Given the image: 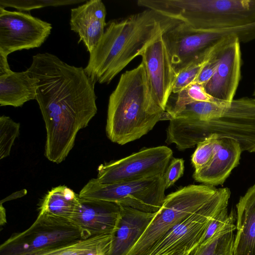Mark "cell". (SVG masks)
Returning a JSON list of instances; mask_svg holds the SVG:
<instances>
[{
  "label": "cell",
  "mask_w": 255,
  "mask_h": 255,
  "mask_svg": "<svg viewBox=\"0 0 255 255\" xmlns=\"http://www.w3.org/2000/svg\"><path fill=\"white\" fill-rule=\"evenodd\" d=\"M230 196L228 188H219L212 198L169 230L152 247L147 255L190 252L200 243L212 220L227 208Z\"/></svg>",
  "instance_id": "8"
},
{
  "label": "cell",
  "mask_w": 255,
  "mask_h": 255,
  "mask_svg": "<svg viewBox=\"0 0 255 255\" xmlns=\"http://www.w3.org/2000/svg\"><path fill=\"white\" fill-rule=\"evenodd\" d=\"M242 150L240 143L230 138H221L210 161L203 168L194 171L193 177L204 184L222 185L233 169L239 164Z\"/></svg>",
  "instance_id": "16"
},
{
  "label": "cell",
  "mask_w": 255,
  "mask_h": 255,
  "mask_svg": "<svg viewBox=\"0 0 255 255\" xmlns=\"http://www.w3.org/2000/svg\"><path fill=\"white\" fill-rule=\"evenodd\" d=\"M160 33L151 41L140 54L145 70L151 96L156 104L165 111L177 74Z\"/></svg>",
  "instance_id": "11"
},
{
  "label": "cell",
  "mask_w": 255,
  "mask_h": 255,
  "mask_svg": "<svg viewBox=\"0 0 255 255\" xmlns=\"http://www.w3.org/2000/svg\"><path fill=\"white\" fill-rule=\"evenodd\" d=\"M36 80L27 70L9 72L0 76V105L21 107L26 102L36 100Z\"/></svg>",
  "instance_id": "18"
},
{
  "label": "cell",
  "mask_w": 255,
  "mask_h": 255,
  "mask_svg": "<svg viewBox=\"0 0 255 255\" xmlns=\"http://www.w3.org/2000/svg\"><path fill=\"white\" fill-rule=\"evenodd\" d=\"M236 35L241 43L255 39V22L241 26L211 30L195 29L182 22L164 33L162 38L177 74L185 67L208 55L223 39Z\"/></svg>",
  "instance_id": "4"
},
{
  "label": "cell",
  "mask_w": 255,
  "mask_h": 255,
  "mask_svg": "<svg viewBox=\"0 0 255 255\" xmlns=\"http://www.w3.org/2000/svg\"><path fill=\"white\" fill-rule=\"evenodd\" d=\"M106 9L101 0H90L71 9L70 25L90 53L104 33Z\"/></svg>",
  "instance_id": "14"
},
{
  "label": "cell",
  "mask_w": 255,
  "mask_h": 255,
  "mask_svg": "<svg viewBox=\"0 0 255 255\" xmlns=\"http://www.w3.org/2000/svg\"><path fill=\"white\" fill-rule=\"evenodd\" d=\"M228 208H226L217 215L209 225L200 244L208 240L226 223L229 218Z\"/></svg>",
  "instance_id": "28"
},
{
  "label": "cell",
  "mask_w": 255,
  "mask_h": 255,
  "mask_svg": "<svg viewBox=\"0 0 255 255\" xmlns=\"http://www.w3.org/2000/svg\"><path fill=\"white\" fill-rule=\"evenodd\" d=\"M0 224L2 221H5V210L2 206V204H0Z\"/></svg>",
  "instance_id": "31"
},
{
  "label": "cell",
  "mask_w": 255,
  "mask_h": 255,
  "mask_svg": "<svg viewBox=\"0 0 255 255\" xmlns=\"http://www.w3.org/2000/svg\"><path fill=\"white\" fill-rule=\"evenodd\" d=\"M52 28L51 23L29 13L0 6V54L8 57L16 51L39 47Z\"/></svg>",
  "instance_id": "10"
},
{
  "label": "cell",
  "mask_w": 255,
  "mask_h": 255,
  "mask_svg": "<svg viewBox=\"0 0 255 255\" xmlns=\"http://www.w3.org/2000/svg\"><path fill=\"white\" fill-rule=\"evenodd\" d=\"M189 252L187 251L179 252L173 253L168 255H187Z\"/></svg>",
  "instance_id": "32"
},
{
  "label": "cell",
  "mask_w": 255,
  "mask_h": 255,
  "mask_svg": "<svg viewBox=\"0 0 255 255\" xmlns=\"http://www.w3.org/2000/svg\"><path fill=\"white\" fill-rule=\"evenodd\" d=\"M182 22L148 8L109 21L102 38L89 53L86 73L95 83L109 84L157 35Z\"/></svg>",
  "instance_id": "1"
},
{
  "label": "cell",
  "mask_w": 255,
  "mask_h": 255,
  "mask_svg": "<svg viewBox=\"0 0 255 255\" xmlns=\"http://www.w3.org/2000/svg\"><path fill=\"white\" fill-rule=\"evenodd\" d=\"M20 124L10 117H0V159L8 156L14 142L19 134Z\"/></svg>",
  "instance_id": "22"
},
{
  "label": "cell",
  "mask_w": 255,
  "mask_h": 255,
  "mask_svg": "<svg viewBox=\"0 0 255 255\" xmlns=\"http://www.w3.org/2000/svg\"><path fill=\"white\" fill-rule=\"evenodd\" d=\"M83 239L70 220L39 213L26 230L1 244L0 255H38Z\"/></svg>",
  "instance_id": "6"
},
{
  "label": "cell",
  "mask_w": 255,
  "mask_h": 255,
  "mask_svg": "<svg viewBox=\"0 0 255 255\" xmlns=\"http://www.w3.org/2000/svg\"><path fill=\"white\" fill-rule=\"evenodd\" d=\"M27 193L25 189L15 192L0 201V204L8 201L16 199L25 196Z\"/></svg>",
  "instance_id": "30"
},
{
  "label": "cell",
  "mask_w": 255,
  "mask_h": 255,
  "mask_svg": "<svg viewBox=\"0 0 255 255\" xmlns=\"http://www.w3.org/2000/svg\"><path fill=\"white\" fill-rule=\"evenodd\" d=\"M111 239L112 235L91 237L38 255H108Z\"/></svg>",
  "instance_id": "21"
},
{
  "label": "cell",
  "mask_w": 255,
  "mask_h": 255,
  "mask_svg": "<svg viewBox=\"0 0 255 255\" xmlns=\"http://www.w3.org/2000/svg\"><path fill=\"white\" fill-rule=\"evenodd\" d=\"M215 49L208 55L189 64L178 73L176 81L173 88L172 93H177L190 85L195 83L204 65L209 59Z\"/></svg>",
  "instance_id": "23"
},
{
  "label": "cell",
  "mask_w": 255,
  "mask_h": 255,
  "mask_svg": "<svg viewBox=\"0 0 255 255\" xmlns=\"http://www.w3.org/2000/svg\"><path fill=\"white\" fill-rule=\"evenodd\" d=\"M11 71L9 67L7 56L0 54V76L5 74Z\"/></svg>",
  "instance_id": "29"
},
{
  "label": "cell",
  "mask_w": 255,
  "mask_h": 255,
  "mask_svg": "<svg viewBox=\"0 0 255 255\" xmlns=\"http://www.w3.org/2000/svg\"><path fill=\"white\" fill-rule=\"evenodd\" d=\"M240 43L236 35L227 38L220 50L216 71L204 86L207 93L218 102L234 100L241 78Z\"/></svg>",
  "instance_id": "12"
},
{
  "label": "cell",
  "mask_w": 255,
  "mask_h": 255,
  "mask_svg": "<svg viewBox=\"0 0 255 255\" xmlns=\"http://www.w3.org/2000/svg\"><path fill=\"white\" fill-rule=\"evenodd\" d=\"M236 208L233 255H255V184L241 197Z\"/></svg>",
  "instance_id": "17"
},
{
  "label": "cell",
  "mask_w": 255,
  "mask_h": 255,
  "mask_svg": "<svg viewBox=\"0 0 255 255\" xmlns=\"http://www.w3.org/2000/svg\"><path fill=\"white\" fill-rule=\"evenodd\" d=\"M184 170V160L172 158L164 174L166 189L173 186L183 176Z\"/></svg>",
  "instance_id": "27"
},
{
  "label": "cell",
  "mask_w": 255,
  "mask_h": 255,
  "mask_svg": "<svg viewBox=\"0 0 255 255\" xmlns=\"http://www.w3.org/2000/svg\"><path fill=\"white\" fill-rule=\"evenodd\" d=\"M172 158L173 152L167 146L144 148L100 165L96 178L100 183L108 184L164 175Z\"/></svg>",
  "instance_id": "9"
},
{
  "label": "cell",
  "mask_w": 255,
  "mask_h": 255,
  "mask_svg": "<svg viewBox=\"0 0 255 255\" xmlns=\"http://www.w3.org/2000/svg\"><path fill=\"white\" fill-rule=\"evenodd\" d=\"M232 211L226 223L204 243L191 250L187 255H233L236 225Z\"/></svg>",
  "instance_id": "20"
},
{
  "label": "cell",
  "mask_w": 255,
  "mask_h": 255,
  "mask_svg": "<svg viewBox=\"0 0 255 255\" xmlns=\"http://www.w3.org/2000/svg\"><path fill=\"white\" fill-rule=\"evenodd\" d=\"M164 111L153 99L143 64L127 70L109 97L106 134L124 145L147 134L163 119Z\"/></svg>",
  "instance_id": "2"
},
{
  "label": "cell",
  "mask_w": 255,
  "mask_h": 255,
  "mask_svg": "<svg viewBox=\"0 0 255 255\" xmlns=\"http://www.w3.org/2000/svg\"><path fill=\"white\" fill-rule=\"evenodd\" d=\"M228 37L223 39L219 43L216 48L204 65L195 82L204 86L212 78L219 64L220 50Z\"/></svg>",
  "instance_id": "26"
},
{
  "label": "cell",
  "mask_w": 255,
  "mask_h": 255,
  "mask_svg": "<svg viewBox=\"0 0 255 255\" xmlns=\"http://www.w3.org/2000/svg\"><path fill=\"white\" fill-rule=\"evenodd\" d=\"M80 199L79 194L65 185L54 187L44 197L39 213L70 221Z\"/></svg>",
  "instance_id": "19"
},
{
  "label": "cell",
  "mask_w": 255,
  "mask_h": 255,
  "mask_svg": "<svg viewBox=\"0 0 255 255\" xmlns=\"http://www.w3.org/2000/svg\"><path fill=\"white\" fill-rule=\"evenodd\" d=\"M120 214L112 234L108 255H127L135 246L156 213H147L119 205Z\"/></svg>",
  "instance_id": "15"
},
{
  "label": "cell",
  "mask_w": 255,
  "mask_h": 255,
  "mask_svg": "<svg viewBox=\"0 0 255 255\" xmlns=\"http://www.w3.org/2000/svg\"><path fill=\"white\" fill-rule=\"evenodd\" d=\"M83 0H0V6L3 7H11L18 11H30L46 6H57L83 2Z\"/></svg>",
  "instance_id": "25"
},
{
  "label": "cell",
  "mask_w": 255,
  "mask_h": 255,
  "mask_svg": "<svg viewBox=\"0 0 255 255\" xmlns=\"http://www.w3.org/2000/svg\"><path fill=\"white\" fill-rule=\"evenodd\" d=\"M164 175L133 181L104 184L91 179L81 189V198L114 202L147 213H156L164 199Z\"/></svg>",
  "instance_id": "7"
},
{
  "label": "cell",
  "mask_w": 255,
  "mask_h": 255,
  "mask_svg": "<svg viewBox=\"0 0 255 255\" xmlns=\"http://www.w3.org/2000/svg\"><path fill=\"white\" fill-rule=\"evenodd\" d=\"M143 5L198 30L227 29L255 22V0H146Z\"/></svg>",
  "instance_id": "3"
},
{
  "label": "cell",
  "mask_w": 255,
  "mask_h": 255,
  "mask_svg": "<svg viewBox=\"0 0 255 255\" xmlns=\"http://www.w3.org/2000/svg\"><path fill=\"white\" fill-rule=\"evenodd\" d=\"M219 190L206 184L189 185L167 195L160 210L127 255H147L169 230L198 210Z\"/></svg>",
  "instance_id": "5"
},
{
  "label": "cell",
  "mask_w": 255,
  "mask_h": 255,
  "mask_svg": "<svg viewBox=\"0 0 255 255\" xmlns=\"http://www.w3.org/2000/svg\"><path fill=\"white\" fill-rule=\"evenodd\" d=\"M253 95H254V97H255V98H255V90H254V94H253Z\"/></svg>",
  "instance_id": "33"
},
{
  "label": "cell",
  "mask_w": 255,
  "mask_h": 255,
  "mask_svg": "<svg viewBox=\"0 0 255 255\" xmlns=\"http://www.w3.org/2000/svg\"><path fill=\"white\" fill-rule=\"evenodd\" d=\"M120 206L104 200L81 198L71 219L81 231L83 239L91 237L112 235L116 229Z\"/></svg>",
  "instance_id": "13"
},
{
  "label": "cell",
  "mask_w": 255,
  "mask_h": 255,
  "mask_svg": "<svg viewBox=\"0 0 255 255\" xmlns=\"http://www.w3.org/2000/svg\"><path fill=\"white\" fill-rule=\"evenodd\" d=\"M219 139L217 136L212 135L197 144L191 156V163L195 171L203 168L210 161L216 152Z\"/></svg>",
  "instance_id": "24"
}]
</instances>
